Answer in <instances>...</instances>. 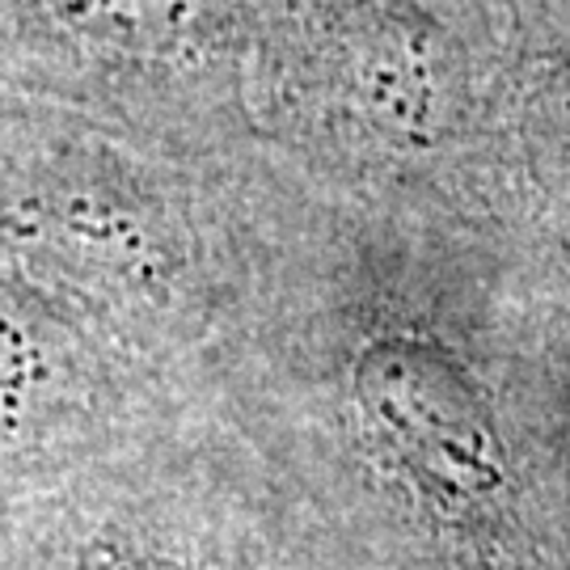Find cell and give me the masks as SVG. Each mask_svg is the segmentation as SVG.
Listing matches in <instances>:
<instances>
[{"label":"cell","instance_id":"cell-1","mask_svg":"<svg viewBox=\"0 0 570 570\" xmlns=\"http://www.w3.org/2000/svg\"><path fill=\"white\" fill-rule=\"evenodd\" d=\"M0 266L148 364L199 284L178 148L0 94Z\"/></svg>","mask_w":570,"mask_h":570},{"label":"cell","instance_id":"cell-2","mask_svg":"<svg viewBox=\"0 0 570 570\" xmlns=\"http://www.w3.org/2000/svg\"><path fill=\"white\" fill-rule=\"evenodd\" d=\"M249 0H0V94L178 148Z\"/></svg>","mask_w":570,"mask_h":570},{"label":"cell","instance_id":"cell-3","mask_svg":"<svg viewBox=\"0 0 570 570\" xmlns=\"http://www.w3.org/2000/svg\"><path fill=\"white\" fill-rule=\"evenodd\" d=\"M148 364L0 266V494L122 449Z\"/></svg>","mask_w":570,"mask_h":570}]
</instances>
